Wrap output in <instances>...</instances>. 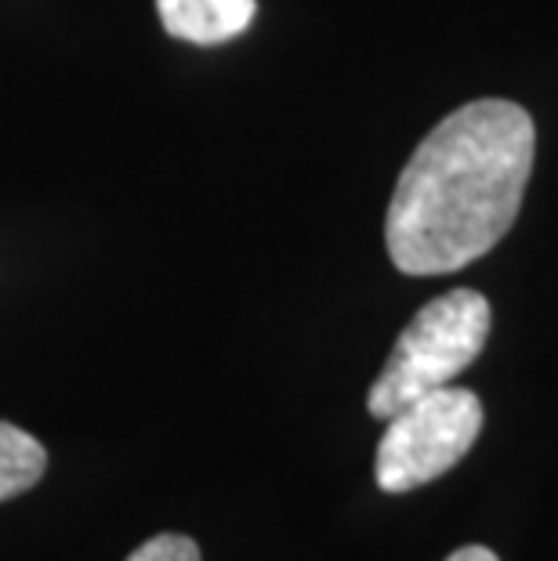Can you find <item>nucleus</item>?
<instances>
[{
  "instance_id": "5",
  "label": "nucleus",
  "mask_w": 558,
  "mask_h": 561,
  "mask_svg": "<svg viewBox=\"0 0 558 561\" xmlns=\"http://www.w3.org/2000/svg\"><path fill=\"white\" fill-rule=\"evenodd\" d=\"M44 468L47 453L41 442L22 427L0 421V504L37 485L44 479Z\"/></svg>"
},
{
  "instance_id": "4",
  "label": "nucleus",
  "mask_w": 558,
  "mask_h": 561,
  "mask_svg": "<svg viewBox=\"0 0 558 561\" xmlns=\"http://www.w3.org/2000/svg\"><path fill=\"white\" fill-rule=\"evenodd\" d=\"M163 30L189 44H225L251 26L254 0H157Z\"/></svg>"
},
{
  "instance_id": "1",
  "label": "nucleus",
  "mask_w": 558,
  "mask_h": 561,
  "mask_svg": "<svg viewBox=\"0 0 558 561\" xmlns=\"http://www.w3.org/2000/svg\"><path fill=\"white\" fill-rule=\"evenodd\" d=\"M537 130L515 102L482 99L449 113L402 167L385 243L407 276H446L490 254L519 218Z\"/></svg>"
},
{
  "instance_id": "2",
  "label": "nucleus",
  "mask_w": 558,
  "mask_h": 561,
  "mask_svg": "<svg viewBox=\"0 0 558 561\" xmlns=\"http://www.w3.org/2000/svg\"><path fill=\"white\" fill-rule=\"evenodd\" d=\"M490 301L479 290H468V286L429 301L399 333L385 369L371 385L366 410L377 421H388L413 399L446 388L449 380L479 359L486 337H490Z\"/></svg>"
},
{
  "instance_id": "3",
  "label": "nucleus",
  "mask_w": 558,
  "mask_h": 561,
  "mask_svg": "<svg viewBox=\"0 0 558 561\" xmlns=\"http://www.w3.org/2000/svg\"><path fill=\"white\" fill-rule=\"evenodd\" d=\"M482 432V402L468 388H435L388 416L377 446V485L385 493H410L446 474L468 457Z\"/></svg>"
},
{
  "instance_id": "7",
  "label": "nucleus",
  "mask_w": 558,
  "mask_h": 561,
  "mask_svg": "<svg viewBox=\"0 0 558 561\" xmlns=\"http://www.w3.org/2000/svg\"><path fill=\"white\" fill-rule=\"evenodd\" d=\"M446 561H501L497 558L490 547H479V543H471V547H460V551H454Z\"/></svg>"
},
{
  "instance_id": "6",
  "label": "nucleus",
  "mask_w": 558,
  "mask_h": 561,
  "mask_svg": "<svg viewBox=\"0 0 558 561\" xmlns=\"http://www.w3.org/2000/svg\"><path fill=\"white\" fill-rule=\"evenodd\" d=\"M127 561H200V547L182 533H160L130 551Z\"/></svg>"
}]
</instances>
